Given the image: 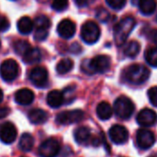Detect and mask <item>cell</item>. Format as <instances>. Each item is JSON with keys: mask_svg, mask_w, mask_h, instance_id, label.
Segmentation results:
<instances>
[{"mask_svg": "<svg viewBox=\"0 0 157 157\" xmlns=\"http://www.w3.org/2000/svg\"><path fill=\"white\" fill-rule=\"evenodd\" d=\"M110 63V58L108 55H97L89 61H84L82 63V70L88 75H93L95 73L103 74L109 69Z\"/></svg>", "mask_w": 157, "mask_h": 157, "instance_id": "cell-1", "label": "cell"}, {"mask_svg": "<svg viewBox=\"0 0 157 157\" xmlns=\"http://www.w3.org/2000/svg\"><path fill=\"white\" fill-rule=\"evenodd\" d=\"M136 25V21L132 17H126L122 18L114 28V39L118 46L123 45L127 40L129 35Z\"/></svg>", "mask_w": 157, "mask_h": 157, "instance_id": "cell-2", "label": "cell"}, {"mask_svg": "<svg viewBox=\"0 0 157 157\" xmlns=\"http://www.w3.org/2000/svg\"><path fill=\"white\" fill-rule=\"evenodd\" d=\"M150 76V70L142 64H132L124 72L125 79L133 85H141L148 80Z\"/></svg>", "mask_w": 157, "mask_h": 157, "instance_id": "cell-3", "label": "cell"}, {"mask_svg": "<svg viewBox=\"0 0 157 157\" xmlns=\"http://www.w3.org/2000/svg\"><path fill=\"white\" fill-rule=\"evenodd\" d=\"M114 112L121 120H128L134 112V104L127 97L121 96L114 102Z\"/></svg>", "mask_w": 157, "mask_h": 157, "instance_id": "cell-4", "label": "cell"}, {"mask_svg": "<svg viewBox=\"0 0 157 157\" xmlns=\"http://www.w3.org/2000/svg\"><path fill=\"white\" fill-rule=\"evenodd\" d=\"M100 28L94 21H86L81 29V38L87 44L96 43L100 37Z\"/></svg>", "mask_w": 157, "mask_h": 157, "instance_id": "cell-5", "label": "cell"}, {"mask_svg": "<svg viewBox=\"0 0 157 157\" xmlns=\"http://www.w3.org/2000/svg\"><path fill=\"white\" fill-rule=\"evenodd\" d=\"M19 74V67L17 63L13 59L4 61L0 65V75L3 80L11 82L15 80Z\"/></svg>", "mask_w": 157, "mask_h": 157, "instance_id": "cell-6", "label": "cell"}, {"mask_svg": "<svg viewBox=\"0 0 157 157\" xmlns=\"http://www.w3.org/2000/svg\"><path fill=\"white\" fill-rule=\"evenodd\" d=\"M85 117V113L80 109L63 111L59 113L56 117V121L62 125H68L73 123H77L81 121Z\"/></svg>", "mask_w": 157, "mask_h": 157, "instance_id": "cell-7", "label": "cell"}, {"mask_svg": "<svg viewBox=\"0 0 157 157\" xmlns=\"http://www.w3.org/2000/svg\"><path fill=\"white\" fill-rule=\"evenodd\" d=\"M60 152L59 142L54 138L45 140L39 147V155L40 157H55Z\"/></svg>", "mask_w": 157, "mask_h": 157, "instance_id": "cell-8", "label": "cell"}, {"mask_svg": "<svg viewBox=\"0 0 157 157\" xmlns=\"http://www.w3.org/2000/svg\"><path fill=\"white\" fill-rule=\"evenodd\" d=\"M156 141L155 135L153 132L147 129H140L137 132L136 142L138 146L143 150L151 148Z\"/></svg>", "mask_w": 157, "mask_h": 157, "instance_id": "cell-9", "label": "cell"}, {"mask_svg": "<svg viewBox=\"0 0 157 157\" xmlns=\"http://www.w3.org/2000/svg\"><path fill=\"white\" fill-rule=\"evenodd\" d=\"M29 79L35 86L43 87L48 82V72L44 67L37 66L31 70L29 74Z\"/></svg>", "mask_w": 157, "mask_h": 157, "instance_id": "cell-10", "label": "cell"}, {"mask_svg": "<svg viewBox=\"0 0 157 157\" xmlns=\"http://www.w3.org/2000/svg\"><path fill=\"white\" fill-rule=\"evenodd\" d=\"M109 135L110 140L116 144H123L129 139V132L124 126L121 125H114L110 128L109 132Z\"/></svg>", "mask_w": 157, "mask_h": 157, "instance_id": "cell-11", "label": "cell"}, {"mask_svg": "<svg viewBox=\"0 0 157 157\" xmlns=\"http://www.w3.org/2000/svg\"><path fill=\"white\" fill-rule=\"evenodd\" d=\"M17 129L11 122H5L0 127V141L6 144H12L17 138Z\"/></svg>", "mask_w": 157, "mask_h": 157, "instance_id": "cell-12", "label": "cell"}, {"mask_svg": "<svg viewBox=\"0 0 157 157\" xmlns=\"http://www.w3.org/2000/svg\"><path fill=\"white\" fill-rule=\"evenodd\" d=\"M157 121V114L150 109H144L137 115V122L143 127L154 126Z\"/></svg>", "mask_w": 157, "mask_h": 157, "instance_id": "cell-13", "label": "cell"}, {"mask_svg": "<svg viewBox=\"0 0 157 157\" xmlns=\"http://www.w3.org/2000/svg\"><path fill=\"white\" fill-rule=\"evenodd\" d=\"M75 24L71 19H63L58 27L57 32L63 39H71L75 33Z\"/></svg>", "mask_w": 157, "mask_h": 157, "instance_id": "cell-14", "label": "cell"}, {"mask_svg": "<svg viewBox=\"0 0 157 157\" xmlns=\"http://www.w3.org/2000/svg\"><path fill=\"white\" fill-rule=\"evenodd\" d=\"M34 100V93L28 88H22L16 92L15 101L21 106H29Z\"/></svg>", "mask_w": 157, "mask_h": 157, "instance_id": "cell-15", "label": "cell"}, {"mask_svg": "<svg viewBox=\"0 0 157 157\" xmlns=\"http://www.w3.org/2000/svg\"><path fill=\"white\" fill-rule=\"evenodd\" d=\"M64 102L63 92L59 90H52L48 93L47 95V103L51 108L57 109L63 105Z\"/></svg>", "mask_w": 157, "mask_h": 157, "instance_id": "cell-16", "label": "cell"}, {"mask_svg": "<svg viewBox=\"0 0 157 157\" xmlns=\"http://www.w3.org/2000/svg\"><path fill=\"white\" fill-rule=\"evenodd\" d=\"M29 120L33 124H42L48 120V113L42 109H35L29 112Z\"/></svg>", "mask_w": 157, "mask_h": 157, "instance_id": "cell-17", "label": "cell"}, {"mask_svg": "<svg viewBox=\"0 0 157 157\" xmlns=\"http://www.w3.org/2000/svg\"><path fill=\"white\" fill-rule=\"evenodd\" d=\"M113 110L111 106L108 102H101L97 107V115L101 121H107L111 118Z\"/></svg>", "mask_w": 157, "mask_h": 157, "instance_id": "cell-18", "label": "cell"}, {"mask_svg": "<svg viewBox=\"0 0 157 157\" xmlns=\"http://www.w3.org/2000/svg\"><path fill=\"white\" fill-rule=\"evenodd\" d=\"M75 140L79 144H86L91 138V132L87 127H79L75 131Z\"/></svg>", "mask_w": 157, "mask_h": 157, "instance_id": "cell-19", "label": "cell"}, {"mask_svg": "<svg viewBox=\"0 0 157 157\" xmlns=\"http://www.w3.org/2000/svg\"><path fill=\"white\" fill-rule=\"evenodd\" d=\"M41 59V53L38 48H30L24 55H23V60L26 63H37L40 61Z\"/></svg>", "mask_w": 157, "mask_h": 157, "instance_id": "cell-20", "label": "cell"}, {"mask_svg": "<svg viewBox=\"0 0 157 157\" xmlns=\"http://www.w3.org/2000/svg\"><path fill=\"white\" fill-rule=\"evenodd\" d=\"M139 8L140 11L145 15H152L156 9V1L155 0H139Z\"/></svg>", "mask_w": 157, "mask_h": 157, "instance_id": "cell-21", "label": "cell"}, {"mask_svg": "<svg viewBox=\"0 0 157 157\" xmlns=\"http://www.w3.org/2000/svg\"><path fill=\"white\" fill-rule=\"evenodd\" d=\"M33 22L29 17H22L17 21V29L22 34H29L33 29Z\"/></svg>", "mask_w": 157, "mask_h": 157, "instance_id": "cell-22", "label": "cell"}, {"mask_svg": "<svg viewBox=\"0 0 157 157\" xmlns=\"http://www.w3.org/2000/svg\"><path fill=\"white\" fill-rule=\"evenodd\" d=\"M34 145V139L29 133H24L20 137L18 147L23 152H29L33 148Z\"/></svg>", "mask_w": 157, "mask_h": 157, "instance_id": "cell-23", "label": "cell"}, {"mask_svg": "<svg viewBox=\"0 0 157 157\" xmlns=\"http://www.w3.org/2000/svg\"><path fill=\"white\" fill-rule=\"evenodd\" d=\"M141 51V45L138 41L132 40L128 44H126L124 48V54L125 56L129 58H134L136 57Z\"/></svg>", "mask_w": 157, "mask_h": 157, "instance_id": "cell-24", "label": "cell"}, {"mask_svg": "<svg viewBox=\"0 0 157 157\" xmlns=\"http://www.w3.org/2000/svg\"><path fill=\"white\" fill-rule=\"evenodd\" d=\"M74 67V62L69 58L62 59L56 65V71L60 75H64L70 72Z\"/></svg>", "mask_w": 157, "mask_h": 157, "instance_id": "cell-25", "label": "cell"}, {"mask_svg": "<svg viewBox=\"0 0 157 157\" xmlns=\"http://www.w3.org/2000/svg\"><path fill=\"white\" fill-rule=\"evenodd\" d=\"M30 48H31V46H30L29 42L27 40H18L14 43L15 52L18 55H21V56H23Z\"/></svg>", "mask_w": 157, "mask_h": 157, "instance_id": "cell-26", "label": "cell"}, {"mask_svg": "<svg viewBox=\"0 0 157 157\" xmlns=\"http://www.w3.org/2000/svg\"><path fill=\"white\" fill-rule=\"evenodd\" d=\"M35 25H36V29L48 30L51 27V20L49 19L48 17H46L44 15H40L36 17Z\"/></svg>", "mask_w": 157, "mask_h": 157, "instance_id": "cell-27", "label": "cell"}, {"mask_svg": "<svg viewBox=\"0 0 157 157\" xmlns=\"http://www.w3.org/2000/svg\"><path fill=\"white\" fill-rule=\"evenodd\" d=\"M146 62L154 67H157V47H152L145 52Z\"/></svg>", "mask_w": 157, "mask_h": 157, "instance_id": "cell-28", "label": "cell"}, {"mask_svg": "<svg viewBox=\"0 0 157 157\" xmlns=\"http://www.w3.org/2000/svg\"><path fill=\"white\" fill-rule=\"evenodd\" d=\"M52 6L55 11H63L68 6V0H52Z\"/></svg>", "mask_w": 157, "mask_h": 157, "instance_id": "cell-29", "label": "cell"}, {"mask_svg": "<svg viewBox=\"0 0 157 157\" xmlns=\"http://www.w3.org/2000/svg\"><path fill=\"white\" fill-rule=\"evenodd\" d=\"M107 4L113 9H121L127 3V0H106Z\"/></svg>", "mask_w": 157, "mask_h": 157, "instance_id": "cell-30", "label": "cell"}, {"mask_svg": "<svg viewBox=\"0 0 157 157\" xmlns=\"http://www.w3.org/2000/svg\"><path fill=\"white\" fill-rule=\"evenodd\" d=\"M75 86H68L64 89V92L63 93V98L64 101L66 100V102H71L74 100L75 98Z\"/></svg>", "mask_w": 157, "mask_h": 157, "instance_id": "cell-31", "label": "cell"}, {"mask_svg": "<svg viewBox=\"0 0 157 157\" xmlns=\"http://www.w3.org/2000/svg\"><path fill=\"white\" fill-rule=\"evenodd\" d=\"M148 98L151 104L157 108V86H154L148 90Z\"/></svg>", "mask_w": 157, "mask_h": 157, "instance_id": "cell-32", "label": "cell"}, {"mask_svg": "<svg viewBox=\"0 0 157 157\" xmlns=\"http://www.w3.org/2000/svg\"><path fill=\"white\" fill-rule=\"evenodd\" d=\"M97 17H98L100 21H102V22H107L108 19L109 18V13L106 9L100 8V9L98 10V12H97Z\"/></svg>", "mask_w": 157, "mask_h": 157, "instance_id": "cell-33", "label": "cell"}, {"mask_svg": "<svg viewBox=\"0 0 157 157\" xmlns=\"http://www.w3.org/2000/svg\"><path fill=\"white\" fill-rule=\"evenodd\" d=\"M48 30H44V29H36L35 34H34V38L35 40L41 41L46 40V38L48 37Z\"/></svg>", "mask_w": 157, "mask_h": 157, "instance_id": "cell-34", "label": "cell"}, {"mask_svg": "<svg viewBox=\"0 0 157 157\" xmlns=\"http://www.w3.org/2000/svg\"><path fill=\"white\" fill-rule=\"evenodd\" d=\"M9 28V22L6 17L0 16V32H4L7 30Z\"/></svg>", "mask_w": 157, "mask_h": 157, "instance_id": "cell-35", "label": "cell"}, {"mask_svg": "<svg viewBox=\"0 0 157 157\" xmlns=\"http://www.w3.org/2000/svg\"><path fill=\"white\" fill-rule=\"evenodd\" d=\"M96 0H75V3L79 7H85L93 4Z\"/></svg>", "mask_w": 157, "mask_h": 157, "instance_id": "cell-36", "label": "cell"}, {"mask_svg": "<svg viewBox=\"0 0 157 157\" xmlns=\"http://www.w3.org/2000/svg\"><path fill=\"white\" fill-rule=\"evenodd\" d=\"M10 112V109L6 107H0V119L6 117Z\"/></svg>", "mask_w": 157, "mask_h": 157, "instance_id": "cell-37", "label": "cell"}, {"mask_svg": "<svg viewBox=\"0 0 157 157\" xmlns=\"http://www.w3.org/2000/svg\"><path fill=\"white\" fill-rule=\"evenodd\" d=\"M152 39L157 44V29H154L152 31Z\"/></svg>", "mask_w": 157, "mask_h": 157, "instance_id": "cell-38", "label": "cell"}, {"mask_svg": "<svg viewBox=\"0 0 157 157\" xmlns=\"http://www.w3.org/2000/svg\"><path fill=\"white\" fill-rule=\"evenodd\" d=\"M3 97H4V95H3V91L0 89V103L2 102V100H3Z\"/></svg>", "mask_w": 157, "mask_h": 157, "instance_id": "cell-39", "label": "cell"}, {"mask_svg": "<svg viewBox=\"0 0 157 157\" xmlns=\"http://www.w3.org/2000/svg\"><path fill=\"white\" fill-rule=\"evenodd\" d=\"M149 157H157L156 155H151V156H149Z\"/></svg>", "mask_w": 157, "mask_h": 157, "instance_id": "cell-40", "label": "cell"}, {"mask_svg": "<svg viewBox=\"0 0 157 157\" xmlns=\"http://www.w3.org/2000/svg\"><path fill=\"white\" fill-rule=\"evenodd\" d=\"M0 46H1V41H0Z\"/></svg>", "mask_w": 157, "mask_h": 157, "instance_id": "cell-41", "label": "cell"}]
</instances>
